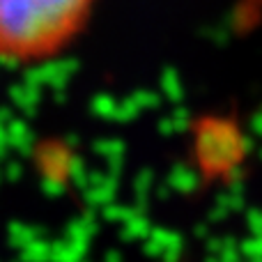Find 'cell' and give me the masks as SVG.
Wrapping results in <instances>:
<instances>
[{
  "label": "cell",
  "mask_w": 262,
  "mask_h": 262,
  "mask_svg": "<svg viewBox=\"0 0 262 262\" xmlns=\"http://www.w3.org/2000/svg\"><path fill=\"white\" fill-rule=\"evenodd\" d=\"M235 12L239 28H251L262 18V0H237Z\"/></svg>",
  "instance_id": "cell-2"
},
{
  "label": "cell",
  "mask_w": 262,
  "mask_h": 262,
  "mask_svg": "<svg viewBox=\"0 0 262 262\" xmlns=\"http://www.w3.org/2000/svg\"><path fill=\"white\" fill-rule=\"evenodd\" d=\"M97 0H0V62L41 64L85 32Z\"/></svg>",
  "instance_id": "cell-1"
}]
</instances>
